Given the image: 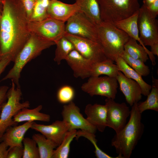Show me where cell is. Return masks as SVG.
Instances as JSON below:
<instances>
[{"mask_svg": "<svg viewBox=\"0 0 158 158\" xmlns=\"http://www.w3.org/2000/svg\"><path fill=\"white\" fill-rule=\"evenodd\" d=\"M151 52L153 55L158 56V43L152 45L151 46Z\"/></svg>", "mask_w": 158, "mask_h": 158, "instance_id": "cell-41", "label": "cell"}, {"mask_svg": "<svg viewBox=\"0 0 158 158\" xmlns=\"http://www.w3.org/2000/svg\"><path fill=\"white\" fill-rule=\"evenodd\" d=\"M80 12L83 13L97 26L102 22L97 0H75Z\"/></svg>", "mask_w": 158, "mask_h": 158, "instance_id": "cell-23", "label": "cell"}, {"mask_svg": "<svg viewBox=\"0 0 158 158\" xmlns=\"http://www.w3.org/2000/svg\"><path fill=\"white\" fill-rule=\"evenodd\" d=\"M66 22V33L98 42L97 26L82 12H76Z\"/></svg>", "mask_w": 158, "mask_h": 158, "instance_id": "cell-9", "label": "cell"}, {"mask_svg": "<svg viewBox=\"0 0 158 158\" xmlns=\"http://www.w3.org/2000/svg\"><path fill=\"white\" fill-rule=\"evenodd\" d=\"M23 154V148L17 146L8 148L7 158H21Z\"/></svg>", "mask_w": 158, "mask_h": 158, "instance_id": "cell-36", "label": "cell"}, {"mask_svg": "<svg viewBox=\"0 0 158 158\" xmlns=\"http://www.w3.org/2000/svg\"><path fill=\"white\" fill-rule=\"evenodd\" d=\"M107 107L105 104L97 103L87 105L85 109L86 119L97 130L103 132L107 127L106 123Z\"/></svg>", "mask_w": 158, "mask_h": 158, "instance_id": "cell-18", "label": "cell"}, {"mask_svg": "<svg viewBox=\"0 0 158 158\" xmlns=\"http://www.w3.org/2000/svg\"><path fill=\"white\" fill-rule=\"evenodd\" d=\"M136 40L130 37L124 46V51L132 58L140 60L144 63L149 59V57L152 64H156L155 58L150 51L146 49Z\"/></svg>", "mask_w": 158, "mask_h": 158, "instance_id": "cell-20", "label": "cell"}, {"mask_svg": "<svg viewBox=\"0 0 158 158\" xmlns=\"http://www.w3.org/2000/svg\"><path fill=\"white\" fill-rule=\"evenodd\" d=\"M34 121H27L22 125L8 127L1 138L11 148L15 146L23 147V140L25 135L31 128Z\"/></svg>", "mask_w": 158, "mask_h": 158, "instance_id": "cell-19", "label": "cell"}, {"mask_svg": "<svg viewBox=\"0 0 158 158\" xmlns=\"http://www.w3.org/2000/svg\"><path fill=\"white\" fill-rule=\"evenodd\" d=\"M114 100L106 98L105 100L107 110L106 123L107 127L112 128L117 133L126 124L130 110L125 102L119 103Z\"/></svg>", "mask_w": 158, "mask_h": 158, "instance_id": "cell-12", "label": "cell"}, {"mask_svg": "<svg viewBox=\"0 0 158 158\" xmlns=\"http://www.w3.org/2000/svg\"><path fill=\"white\" fill-rule=\"evenodd\" d=\"M64 36L73 43L75 49L93 63L107 58L98 42L66 33Z\"/></svg>", "mask_w": 158, "mask_h": 158, "instance_id": "cell-11", "label": "cell"}, {"mask_svg": "<svg viewBox=\"0 0 158 158\" xmlns=\"http://www.w3.org/2000/svg\"><path fill=\"white\" fill-rule=\"evenodd\" d=\"M116 78L127 103L132 106L139 102L141 99L142 95L139 85L134 80L126 77L120 71Z\"/></svg>", "mask_w": 158, "mask_h": 158, "instance_id": "cell-15", "label": "cell"}, {"mask_svg": "<svg viewBox=\"0 0 158 158\" xmlns=\"http://www.w3.org/2000/svg\"><path fill=\"white\" fill-rule=\"evenodd\" d=\"M118 87L116 78L107 76H90L87 81L82 85L81 89L91 96L99 95L114 99Z\"/></svg>", "mask_w": 158, "mask_h": 158, "instance_id": "cell-8", "label": "cell"}, {"mask_svg": "<svg viewBox=\"0 0 158 158\" xmlns=\"http://www.w3.org/2000/svg\"><path fill=\"white\" fill-rule=\"evenodd\" d=\"M147 8L151 16L156 18L158 15V0H155L153 4Z\"/></svg>", "mask_w": 158, "mask_h": 158, "instance_id": "cell-39", "label": "cell"}, {"mask_svg": "<svg viewBox=\"0 0 158 158\" xmlns=\"http://www.w3.org/2000/svg\"><path fill=\"white\" fill-rule=\"evenodd\" d=\"M121 57L127 64L142 76H146L149 74V67L143 61L132 58L124 51Z\"/></svg>", "mask_w": 158, "mask_h": 158, "instance_id": "cell-31", "label": "cell"}, {"mask_svg": "<svg viewBox=\"0 0 158 158\" xmlns=\"http://www.w3.org/2000/svg\"><path fill=\"white\" fill-rule=\"evenodd\" d=\"M8 147L3 141L0 140V158H7Z\"/></svg>", "mask_w": 158, "mask_h": 158, "instance_id": "cell-40", "label": "cell"}, {"mask_svg": "<svg viewBox=\"0 0 158 158\" xmlns=\"http://www.w3.org/2000/svg\"><path fill=\"white\" fill-rule=\"evenodd\" d=\"M9 87L6 85L0 87V116L2 106L7 99V92Z\"/></svg>", "mask_w": 158, "mask_h": 158, "instance_id": "cell-38", "label": "cell"}, {"mask_svg": "<svg viewBox=\"0 0 158 158\" xmlns=\"http://www.w3.org/2000/svg\"><path fill=\"white\" fill-rule=\"evenodd\" d=\"M61 114L63 120L69 125V130L79 129L94 134L96 133V128L83 117L79 108L72 101L63 106Z\"/></svg>", "mask_w": 158, "mask_h": 158, "instance_id": "cell-13", "label": "cell"}, {"mask_svg": "<svg viewBox=\"0 0 158 158\" xmlns=\"http://www.w3.org/2000/svg\"><path fill=\"white\" fill-rule=\"evenodd\" d=\"M36 0H21L28 20L32 14Z\"/></svg>", "mask_w": 158, "mask_h": 158, "instance_id": "cell-35", "label": "cell"}, {"mask_svg": "<svg viewBox=\"0 0 158 158\" xmlns=\"http://www.w3.org/2000/svg\"><path fill=\"white\" fill-rule=\"evenodd\" d=\"M42 108V106L41 105L32 109L23 108L13 116V121L17 124L24 121L32 122L36 121L49 122L50 120V116L49 114L40 112Z\"/></svg>", "mask_w": 158, "mask_h": 158, "instance_id": "cell-22", "label": "cell"}, {"mask_svg": "<svg viewBox=\"0 0 158 158\" xmlns=\"http://www.w3.org/2000/svg\"><path fill=\"white\" fill-rule=\"evenodd\" d=\"M75 95L73 88L68 85L61 87L58 90L57 97L59 102L62 104H68L72 101Z\"/></svg>", "mask_w": 158, "mask_h": 158, "instance_id": "cell-34", "label": "cell"}, {"mask_svg": "<svg viewBox=\"0 0 158 158\" xmlns=\"http://www.w3.org/2000/svg\"><path fill=\"white\" fill-rule=\"evenodd\" d=\"M12 82V86L7 92V101L1 108L0 116V140L8 127L17 125L13 121V116L22 109L30 107L28 101L20 102L22 95L20 87L16 88V85L13 81Z\"/></svg>", "mask_w": 158, "mask_h": 158, "instance_id": "cell-6", "label": "cell"}, {"mask_svg": "<svg viewBox=\"0 0 158 158\" xmlns=\"http://www.w3.org/2000/svg\"><path fill=\"white\" fill-rule=\"evenodd\" d=\"M55 45L53 42L42 40L35 35L31 36L17 56L12 68L1 81L11 79L17 87H20L19 80L21 73L26 64L41 54L42 51Z\"/></svg>", "mask_w": 158, "mask_h": 158, "instance_id": "cell-3", "label": "cell"}, {"mask_svg": "<svg viewBox=\"0 0 158 158\" xmlns=\"http://www.w3.org/2000/svg\"><path fill=\"white\" fill-rule=\"evenodd\" d=\"M65 25V23L48 17L40 21H28V26L31 34L55 43L66 33Z\"/></svg>", "mask_w": 158, "mask_h": 158, "instance_id": "cell-7", "label": "cell"}, {"mask_svg": "<svg viewBox=\"0 0 158 158\" xmlns=\"http://www.w3.org/2000/svg\"><path fill=\"white\" fill-rule=\"evenodd\" d=\"M137 25L139 37L144 45L150 47L158 43V21L143 4L139 10Z\"/></svg>", "mask_w": 158, "mask_h": 158, "instance_id": "cell-10", "label": "cell"}, {"mask_svg": "<svg viewBox=\"0 0 158 158\" xmlns=\"http://www.w3.org/2000/svg\"><path fill=\"white\" fill-rule=\"evenodd\" d=\"M11 61V58L8 55H5L0 56V76Z\"/></svg>", "mask_w": 158, "mask_h": 158, "instance_id": "cell-37", "label": "cell"}, {"mask_svg": "<svg viewBox=\"0 0 158 158\" xmlns=\"http://www.w3.org/2000/svg\"><path fill=\"white\" fill-rule=\"evenodd\" d=\"M1 1V56L8 55L14 62L31 36L28 26L29 20L21 0Z\"/></svg>", "mask_w": 158, "mask_h": 158, "instance_id": "cell-1", "label": "cell"}, {"mask_svg": "<svg viewBox=\"0 0 158 158\" xmlns=\"http://www.w3.org/2000/svg\"><path fill=\"white\" fill-rule=\"evenodd\" d=\"M76 130H69L65 135L60 144L54 150L52 158H67L70 151L71 143L75 138Z\"/></svg>", "mask_w": 158, "mask_h": 158, "instance_id": "cell-29", "label": "cell"}, {"mask_svg": "<svg viewBox=\"0 0 158 158\" xmlns=\"http://www.w3.org/2000/svg\"><path fill=\"white\" fill-rule=\"evenodd\" d=\"M50 0H37L29 21H40L48 18V11Z\"/></svg>", "mask_w": 158, "mask_h": 158, "instance_id": "cell-30", "label": "cell"}, {"mask_svg": "<svg viewBox=\"0 0 158 158\" xmlns=\"http://www.w3.org/2000/svg\"><path fill=\"white\" fill-rule=\"evenodd\" d=\"M115 62L119 71L127 78L136 81L141 88L142 95L147 96L150 91L152 85L146 83L142 78V76L127 64L121 56L117 58Z\"/></svg>", "mask_w": 158, "mask_h": 158, "instance_id": "cell-21", "label": "cell"}, {"mask_svg": "<svg viewBox=\"0 0 158 158\" xmlns=\"http://www.w3.org/2000/svg\"><path fill=\"white\" fill-rule=\"evenodd\" d=\"M30 128L39 132L58 146L69 130V125L63 120H56L49 125L37 123L34 121Z\"/></svg>", "mask_w": 158, "mask_h": 158, "instance_id": "cell-14", "label": "cell"}, {"mask_svg": "<svg viewBox=\"0 0 158 158\" xmlns=\"http://www.w3.org/2000/svg\"><path fill=\"white\" fill-rule=\"evenodd\" d=\"M65 60L73 71L75 78L84 79L90 76V71L93 63L83 57L76 49L70 53Z\"/></svg>", "mask_w": 158, "mask_h": 158, "instance_id": "cell-16", "label": "cell"}, {"mask_svg": "<svg viewBox=\"0 0 158 158\" xmlns=\"http://www.w3.org/2000/svg\"><path fill=\"white\" fill-rule=\"evenodd\" d=\"M23 144V158H40L37 143L32 138H24Z\"/></svg>", "mask_w": 158, "mask_h": 158, "instance_id": "cell-33", "label": "cell"}, {"mask_svg": "<svg viewBox=\"0 0 158 158\" xmlns=\"http://www.w3.org/2000/svg\"><path fill=\"white\" fill-rule=\"evenodd\" d=\"M97 27L98 42L107 58L115 62L124 51V46L130 37L112 23L102 21Z\"/></svg>", "mask_w": 158, "mask_h": 158, "instance_id": "cell-4", "label": "cell"}, {"mask_svg": "<svg viewBox=\"0 0 158 158\" xmlns=\"http://www.w3.org/2000/svg\"><path fill=\"white\" fill-rule=\"evenodd\" d=\"M56 49L54 61L58 65L66 59L70 53L75 49L73 43L64 36L55 42Z\"/></svg>", "mask_w": 158, "mask_h": 158, "instance_id": "cell-28", "label": "cell"}, {"mask_svg": "<svg viewBox=\"0 0 158 158\" xmlns=\"http://www.w3.org/2000/svg\"><path fill=\"white\" fill-rule=\"evenodd\" d=\"M84 137L89 140L92 144L95 149V156L97 158H118L113 157L107 154L98 147L97 144V140L96 138L95 134L87 131L79 130L77 131L75 139L78 140L79 138Z\"/></svg>", "mask_w": 158, "mask_h": 158, "instance_id": "cell-32", "label": "cell"}, {"mask_svg": "<svg viewBox=\"0 0 158 158\" xmlns=\"http://www.w3.org/2000/svg\"><path fill=\"white\" fill-rule=\"evenodd\" d=\"M78 11H80V9L75 3L70 4L58 0H51L48 14V17L65 23L75 13Z\"/></svg>", "mask_w": 158, "mask_h": 158, "instance_id": "cell-17", "label": "cell"}, {"mask_svg": "<svg viewBox=\"0 0 158 158\" xmlns=\"http://www.w3.org/2000/svg\"><path fill=\"white\" fill-rule=\"evenodd\" d=\"M112 60L107 58L99 62L93 63L90 71V76L97 77L105 75L116 78L119 71L117 65Z\"/></svg>", "mask_w": 158, "mask_h": 158, "instance_id": "cell-25", "label": "cell"}, {"mask_svg": "<svg viewBox=\"0 0 158 158\" xmlns=\"http://www.w3.org/2000/svg\"><path fill=\"white\" fill-rule=\"evenodd\" d=\"M135 103L130 110L128 122L119 132L116 133L111 141L119 158H129L143 134L144 126L141 114Z\"/></svg>", "mask_w": 158, "mask_h": 158, "instance_id": "cell-2", "label": "cell"}, {"mask_svg": "<svg viewBox=\"0 0 158 158\" xmlns=\"http://www.w3.org/2000/svg\"><path fill=\"white\" fill-rule=\"evenodd\" d=\"M155 0H143V4L147 8L149 7L152 4H153Z\"/></svg>", "mask_w": 158, "mask_h": 158, "instance_id": "cell-42", "label": "cell"}, {"mask_svg": "<svg viewBox=\"0 0 158 158\" xmlns=\"http://www.w3.org/2000/svg\"><path fill=\"white\" fill-rule=\"evenodd\" d=\"M138 13L139 10L127 18L112 23L116 27L126 32L130 37L138 41L140 44L147 49L139 37L137 25Z\"/></svg>", "mask_w": 158, "mask_h": 158, "instance_id": "cell-24", "label": "cell"}, {"mask_svg": "<svg viewBox=\"0 0 158 158\" xmlns=\"http://www.w3.org/2000/svg\"><path fill=\"white\" fill-rule=\"evenodd\" d=\"M152 85L145 100L137 103L138 109L141 114L148 110L158 111V80L152 76Z\"/></svg>", "mask_w": 158, "mask_h": 158, "instance_id": "cell-26", "label": "cell"}, {"mask_svg": "<svg viewBox=\"0 0 158 158\" xmlns=\"http://www.w3.org/2000/svg\"><path fill=\"white\" fill-rule=\"evenodd\" d=\"M103 21L113 23L127 18L139 10L138 0H97Z\"/></svg>", "mask_w": 158, "mask_h": 158, "instance_id": "cell-5", "label": "cell"}, {"mask_svg": "<svg viewBox=\"0 0 158 158\" xmlns=\"http://www.w3.org/2000/svg\"><path fill=\"white\" fill-rule=\"evenodd\" d=\"M32 138L37 145L40 158H52L54 151L58 147L57 145L42 134H34Z\"/></svg>", "mask_w": 158, "mask_h": 158, "instance_id": "cell-27", "label": "cell"}, {"mask_svg": "<svg viewBox=\"0 0 158 158\" xmlns=\"http://www.w3.org/2000/svg\"><path fill=\"white\" fill-rule=\"evenodd\" d=\"M1 8H2V4H1V0H0V15H1ZM0 56H1V52H0Z\"/></svg>", "mask_w": 158, "mask_h": 158, "instance_id": "cell-43", "label": "cell"}]
</instances>
